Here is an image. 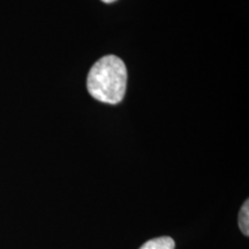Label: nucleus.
I'll return each instance as SVG.
<instances>
[{
  "label": "nucleus",
  "instance_id": "f257e3e1",
  "mask_svg": "<svg viewBox=\"0 0 249 249\" xmlns=\"http://www.w3.org/2000/svg\"><path fill=\"white\" fill-rule=\"evenodd\" d=\"M127 87V70L117 55H105L95 62L87 77V88L96 101L116 105L123 101Z\"/></svg>",
  "mask_w": 249,
  "mask_h": 249
},
{
  "label": "nucleus",
  "instance_id": "f03ea898",
  "mask_svg": "<svg viewBox=\"0 0 249 249\" xmlns=\"http://www.w3.org/2000/svg\"><path fill=\"white\" fill-rule=\"evenodd\" d=\"M176 242L171 236H160L148 240L143 244L139 249H174Z\"/></svg>",
  "mask_w": 249,
  "mask_h": 249
},
{
  "label": "nucleus",
  "instance_id": "7ed1b4c3",
  "mask_svg": "<svg viewBox=\"0 0 249 249\" xmlns=\"http://www.w3.org/2000/svg\"><path fill=\"white\" fill-rule=\"evenodd\" d=\"M239 227L246 236L249 235V201L246 200L239 213Z\"/></svg>",
  "mask_w": 249,
  "mask_h": 249
},
{
  "label": "nucleus",
  "instance_id": "20e7f679",
  "mask_svg": "<svg viewBox=\"0 0 249 249\" xmlns=\"http://www.w3.org/2000/svg\"><path fill=\"white\" fill-rule=\"evenodd\" d=\"M103 2H105V4H112V2L117 1V0H102Z\"/></svg>",
  "mask_w": 249,
  "mask_h": 249
}]
</instances>
